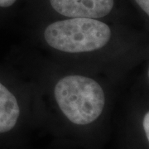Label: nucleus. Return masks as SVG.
Returning a JSON list of instances; mask_svg holds the SVG:
<instances>
[{"instance_id": "nucleus-1", "label": "nucleus", "mask_w": 149, "mask_h": 149, "mask_svg": "<svg viewBox=\"0 0 149 149\" xmlns=\"http://www.w3.org/2000/svg\"><path fill=\"white\" fill-rule=\"evenodd\" d=\"M7 61L32 86L41 133L50 136L51 146L106 145L118 96L127 83L56 61L32 46L13 49Z\"/></svg>"}, {"instance_id": "nucleus-2", "label": "nucleus", "mask_w": 149, "mask_h": 149, "mask_svg": "<svg viewBox=\"0 0 149 149\" xmlns=\"http://www.w3.org/2000/svg\"><path fill=\"white\" fill-rule=\"evenodd\" d=\"M30 46L47 56L126 84L149 60V32L95 18H62L26 25Z\"/></svg>"}, {"instance_id": "nucleus-3", "label": "nucleus", "mask_w": 149, "mask_h": 149, "mask_svg": "<svg viewBox=\"0 0 149 149\" xmlns=\"http://www.w3.org/2000/svg\"><path fill=\"white\" fill-rule=\"evenodd\" d=\"M41 133L29 81L8 61L0 63V148H26Z\"/></svg>"}, {"instance_id": "nucleus-4", "label": "nucleus", "mask_w": 149, "mask_h": 149, "mask_svg": "<svg viewBox=\"0 0 149 149\" xmlns=\"http://www.w3.org/2000/svg\"><path fill=\"white\" fill-rule=\"evenodd\" d=\"M18 15L26 25L62 18H95L144 29L127 0H22Z\"/></svg>"}, {"instance_id": "nucleus-5", "label": "nucleus", "mask_w": 149, "mask_h": 149, "mask_svg": "<svg viewBox=\"0 0 149 149\" xmlns=\"http://www.w3.org/2000/svg\"><path fill=\"white\" fill-rule=\"evenodd\" d=\"M118 96L112 135L120 148H149V61Z\"/></svg>"}, {"instance_id": "nucleus-6", "label": "nucleus", "mask_w": 149, "mask_h": 149, "mask_svg": "<svg viewBox=\"0 0 149 149\" xmlns=\"http://www.w3.org/2000/svg\"><path fill=\"white\" fill-rule=\"evenodd\" d=\"M22 0H0V29L9 26L18 17Z\"/></svg>"}, {"instance_id": "nucleus-7", "label": "nucleus", "mask_w": 149, "mask_h": 149, "mask_svg": "<svg viewBox=\"0 0 149 149\" xmlns=\"http://www.w3.org/2000/svg\"><path fill=\"white\" fill-rule=\"evenodd\" d=\"M138 15L143 28L149 32V0H127Z\"/></svg>"}]
</instances>
